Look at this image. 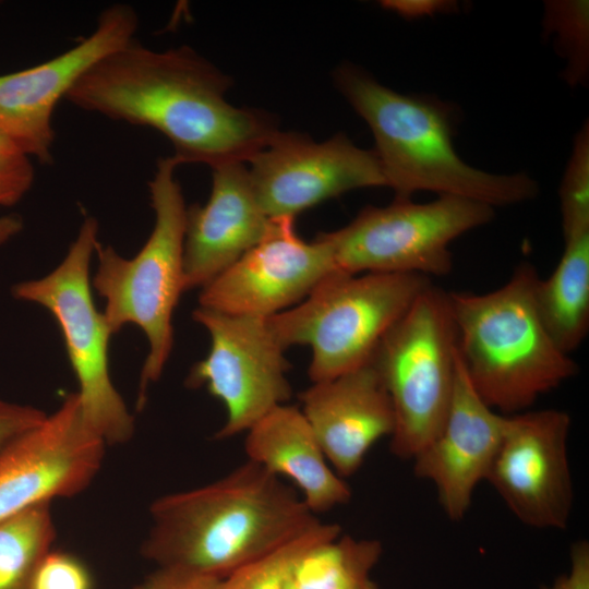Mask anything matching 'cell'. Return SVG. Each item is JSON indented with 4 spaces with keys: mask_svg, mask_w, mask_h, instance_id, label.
<instances>
[{
    "mask_svg": "<svg viewBox=\"0 0 589 589\" xmlns=\"http://www.w3.org/2000/svg\"><path fill=\"white\" fill-rule=\"evenodd\" d=\"M231 80L188 46L153 50L132 39L95 62L65 99L157 130L181 164L249 161L279 131L268 113L226 99Z\"/></svg>",
    "mask_w": 589,
    "mask_h": 589,
    "instance_id": "6da1fadb",
    "label": "cell"
},
{
    "mask_svg": "<svg viewBox=\"0 0 589 589\" xmlns=\"http://www.w3.org/2000/svg\"><path fill=\"white\" fill-rule=\"evenodd\" d=\"M149 516L146 560L220 580L320 521L298 491L251 460L209 484L158 497Z\"/></svg>",
    "mask_w": 589,
    "mask_h": 589,
    "instance_id": "7a4b0ae2",
    "label": "cell"
},
{
    "mask_svg": "<svg viewBox=\"0 0 589 589\" xmlns=\"http://www.w3.org/2000/svg\"><path fill=\"white\" fill-rule=\"evenodd\" d=\"M334 77L339 92L370 127L373 151L395 199L429 191L496 207L537 196L538 183L528 175L490 173L458 156L445 104L400 94L352 64L340 65Z\"/></svg>",
    "mask_w": 589,
    "mask_h": 589,
    "instance_id": "3957f363",
    "label": "cell"
},
{
    "mask_svg": "<svg viewBox=\"0 0 589 589\" xmlns=\"http://www.w3.org/2000/svg\"><path fill=\"white\" fill-rule=\"evenodd\" d=\"M540 279L522 262L500 288L447 292L461 365L480 397L510 416L575 376L578 366L546 330L536 305Z\"/></svg>",
    "mask_w": 589,
    "mask_h": 589,
    "instance_id": "277c9868",
    "label": "cell"
},
{
    "mask_svg": "<svg viewBox=\"0 0 589 589\" xmlns=\"http://www.w3.org/2000/svg\"><path fill=\"white\" fill-rule=\"evenodd\" d=\"M179 165L172 156L157 163L149 181L155 214L153 230L131 259L111 245L97 244V268L92 287L105 300L104 316L112 334L134 324L145 334L148 353L144 361L137 408L144 407L147 389L161 376L173 346L172 317L184 288V236L187 208L176 179Z\"/></svg>",
    "mask_w": 589,
    "mask_h": 589,
    "instance_id": "5b68a950",
    "label": "cell"
},
{
    "mask_svg": "<svg viewBox=\"0 0 589 589\" xmlns=\"http://www.w3.org/2000/svg\"><path fill=\"white\" fill-rule=\"evenodd\" d=\"M430 285V278L417 274L337 271L300 303L267 321L285 349L310 347L308 374L312 383L322 382L369 362Z\"/></svg>",
    "mask_w": 589,
    "mask_h": 589,
    "instance_id": "8992f818",
    "label": "cell"
},
{
    "mask_svg": "<svg viewBox=\"0 0 589 589\" xmlns=\"http://www.w3.org/2000/svg\"><path fill=\"white\" fill-rule=\"evenodd\" d=\"M98 243V223L86 217L61 263L44 277L15 284L12 296L39 304L52 314L79 384L76 394L83 414L107 445H118L133 436L135 425L112 383V333L93 299L89 266Z\"/></svg>",
    "mask_w": 589,
    "mask_h": 589,
    "instance_id": "52a82bcc",
    "label": "cell"
},
{
    "mask_svg": "<svg viewBox=\"0 0 589 589\" xmlns=\"http://www.w3.org/2000/svg\"><path fill=\"white\" fill-rule=\"evenodd\" d=\"M456 360L447 292L430 285L372 356L394 410V455L411 459L440 431L453 393Z\"/></svg>",
    "mask_w": 589,
    "mask_h": 589,
    "instance_id": "ba28073f",
    "label": "cell"
},
{
    "mask_svg": "<svg viewBox=\"0 0 589 589\" xmlns=\"http://www.w3.org/2000/svg\"><path fill=\"white\" fill-rule=\"evenodd\" d=\"M494 214V207L459 196L429 203L395 199L386 206H365L347 226L322 235L344 273L441 277L453 269L450 243Z\"/></svg>",
    "mask_w": 589,
    "mask_h": 589,
    "instance_id": "9c48e42d",
    "label": "cell"
},
{
    "mask_svg": "<svg viewBox=\"0 0 589 589\" xmlns=\"http://www.w3.org/2000/svg\"><path fill=\"white\" fill-rule=\"evenodd\" d=\"M193 320L209 334L207 356L190 370L185 385L206 387L227 413L215 438L247 432L291 397L285 348L267 318L235 315L199 306Z\"/></svg>",
    "mask_w": 589,
    "mask_h": 589,
    "instance_id": "30bf717a",
    "label": "cell"
},
{
    "mask_svg": "<svg viewBox=\"0 0 589 589\" xmlns=\"http://www.w3.org/2000/svg\"><path fill=\"white\" fill-rule=\"evenodd\" d=\"M104 438L76 392L0 452V521L53 498L82 493L99 472Z\"/></svg>",
    "mask_w": 589,
    "mask_h": 589,
    "instance_id": "8fae6325",
    "label": "cell"
},
{
    "mask_svg": "<svg viewBox=\"0 0 589 589\" xmlns=\"http://www.w3.org/2000/svg\"><path fill=\"white\" fill-rule=\"evenodd\" d=\"M249 161L255 196L269 218H296L345 192L386 187L375 152L358 147L342 134L315 142L278 131Z\"/></svg>",
    "mask_w": 589,
    "mask_h": 589,
    "instance_id": "7c38bea8",
    "label": "cell"
},
{
    "mask_svg": "<svg viewBox=\"0 0 589 589\" xmlns=\"http://www.w3.org/2000/svg\"><path fill=\"white\" fill-rule=\"evenodd\" d=\"M572 420L560 409L510 414L491 465V483L525 525L564 529L573 507L567 454Z\"/></svg>",
    "mask_w": 589,
    "mask_h": 589,
    "instance_id": "4fadbf2b",
    "label": "cell"
},
{
    "mask_svg": "<svg viewBox=\"0 0 589 589\" xmlns=\"http://www.w3.org/2000/svg\"><path fill=\"white\" fill-rule=\"evenodd\" d=\"M337 271L322 233L305 241L293 217L271 218L263 239L203 287L199 302L221 313L269 318L300 303Z\"/></svg>",
    "mask_w": 589,
    "mask_h": 589,
    "instance_id": "5bb4252c",
    "label": "cell"
},
{
    "mask_svg": "<svg viewBox=\"0 0 589 589\" xmlns=\"http://www.w3.org/2000/svg\"><path fill=\"white\" fill-rule=\"evenodd\" d=\"M139 19L129 4L104 10L93 33L37 65L0 75V134L32 159L49 163L52 116L61 99L99 59L135 38Z\"/></svg>",
    "mask_w": 589,
    "mask_h": 589,
    "instance_id": "9a60e30c",
    "label": "cell"
},
{
    "mask_svg": "<svg viewBox=\"0 0 589 589\" xmlns=\"http://www.w3.org/2000/svg\"><path fill=\"white\" fill-rule=\"evenodd\" d=\"M507 418L480 397L457 352L453 393L442 426L411 458L414 474L435 486L449 519L464 518L477 485L486 480Z\"/></svg>",
    "mask_w": 589,
    "mask_h": 589,
    "instance_id": "2e32d148",
    "label": "cell"
},
{
    "mask_svg": "<svg viewBox=\"0 0 589 589\" xmlns=\"http://www.w3.org/2000/svg\"><path fill=\"white\" fill-rule=\"evenodd\" d=\"M299 399L327 461L341 478L356 473L372 446L394 432L390 398L372 359L312 383Z\"/></svg>",
    "mask_w": 589,
    "mask_h": 589,
    "instance_id": "e0dca14e",
    "label": "cell"
},
{
    "mask_svg": "<svg viewBox=\"0 0 589 589\" xmlns=\"http://www.w3.org/2000/svg\"><path fill=\"white\" fill-rule=\"evenodd\" d=\"M212 170L207 202L187 208L185 291L209 284L257 244L271 225V218L257 202L244 163L224 164Z\"/></svg>",
    "mask_w": 589,
    "mask_h": 589,
    "instance_id": "ac0fdd59",
    "label": "cell"
},
{
    "mask_svg": "<svg viewBox=\"0 0 589 589\" xmlns=\"http://www.w3.org/2000/svg\"><path fill=\"white\" fill-rule=\"evenodd\" d=\"M245 433L248 460L292 481L313 514L350 501L349 485L330 467L300 408L278 406Z\"/></svg>",
    "mask_w": 589,
    "mask_h": 589,
    "instance_id": "d6986e66",
    "label": "cell"
},
{
    "mask_svg": "<svg viewBox=\"0 0 589 589\" xmlns=\"http://www.w3.org/2000/svg\"><path fill=\"white\" fill-rule=\"evenodd\" d=\"M534 297L550 336L570 354L589 330V232L564 240L558 264L538 280Z\"/></svg>",
    "mask_w": 589,
    "mask_h": 589,
    "instance_id": "ffe728a7",
    "label": "cell"
},
{
    "mask_svg": "<svg viewBox=\"0 0 589 589\" xmlns=\"http://www.w3.org/2000/svg\"><path fill=\"white\" fill-rule=\"evenodd\" d=\"M56 538L50 503L0 521V589H31L34 574Z\"/></svg>",
    "mask_w": 589,
    "mask_h": 589,
    "instance_id": "44dd1931",
    "label": "cell"
},
{
    "mask_svg": "<svg viewBox=\"0 0 589 589\" xmlns=\"http://www.w3.org/2000/svg\"><path fill=\"white\" fill-rule=\"evenodd\" d=\"M341 534L337 524L318 521L310 529L243 565L221 580V589H286L302 558Z\"/></svg>",
    "mask_w": 589,
    "mask_h": 589,
    "instance_id": "7402d4cb",
    "label": "cell"
},
{
    "mask_svg": "<svg viewBox=\"0 0 589 589\" xmlns=\"http://www.w3.org/2000/svg\"><path fill=\"white\" fill-rule=\"evenodd\" d=\"M560 204L564 240L589 232V127L575 137L561 187Z\"/></svg>",
    "mask_w": 589,
    "mask_h": 589,
    "instance_id": "603a6c76",
    "label": "cell"
},
{
    "mask_svg": "<svg viewBox=\"0 0 589 589\" xmlns=\"http://www.w3.org/2000/svg\"><path fill=\"white\" fill-rule=\"evenodd\" d=\"M32 158L0 134V206H12L34 182Z\"/></svg>",
    "mask_w": 589,
    "mask_h": 589,
    "instance_id": "cb8c5ba5",
    "label": "cell"
},
{
    "mask_svg": "<svg viewBox=\"0 0 589 589\" xmlns=\"http://www.w3.org/2000/svg\"><path fill=\"white\" fill-rule=\"evenodd\" d=\"M86 566L75 556L50 551L39 563L31 589H92Z\"/></svg>",
    "mask_w": 589,
    "mask_h": 589,
    "instance_id": "d4e9b609",
    "label": "cell"
},
{
    "mask_svg": "<svg viewBox=\"0 0 589 589\" xmlns=\"http://www.w3.org/2000/svg\"><path fill=\"white\" fill-rule=\"evenodd\" d=\"M46 413L28 405L0 399V452L15 437L39 423Z\"/></svg>",
    "mask_w": 589,
    "mask_h": 589,
    "instance_id": "484cf974",
    "label": "cell"
},
{
    "mask_svg": "<svg viewBox=\"0 0 589 589\" xmlns=\"http://www.w3.org/2000/svg\"><path fill=\"white\" fill-rule=\"evenodd\" d=\"M133 589H221V580L182 569L157 567Z\"/></svg>",
    "mask_w": 589,
    "mask_h": 589,
    "instance_id": "4316f807",
    "label": "cell"
},
{
    "mask_svg": "<svg viewBox=\"0 0 589 589\" xmlns=\"http://www.w3.org/2000/svg\"><path fill=\"white\" fill-rule=\"evenodd\" d=\"M382 551L380 541L366 539L353 563L332 589H377L376 584L371 578V573L381 557Z\"/></svg>",
    "mask_w": 589,
    "mask_h": 589,
    "instance_id": "83f0119b",
    "label": "cell"
},
{
    "mask_svg": "<svg viewBox=\"0 0 589 589\" xmlns=\"http://www.w3.org/2000/svg\"><path fill=\"white\" fill-rule=\"evenodd\" d=\"M570 568L558 576L551 586L541 589H589V543L586 540L575 542L570 548Z\"/></svg>",
    "mask_w": 589,
    "mask_h": 589,
    "instance_id": "f1b7e54d",
    "label": "cell"
},
{
    "mask_svg": "<svg viewBox=\"0 0 589 589\" xmlns=\"http://www.w3.org/2000/svg\"><path fill=\"white\" fill-rule=\"evenodd\" d=\"M383 5L410 17L441 11L448 4L438 1H385Z\"/></svg>",
    "mask_w": 589,
    "mask_h": 589,
    "instance_id": "f546056e",
    "label": "cell"
},
{
    "mask_svg": "<svg viewBox=\"0 0 589 589\" xmlns=\"http://www.w3.org/2000/svg\"><path fill=\"white\" fill-rule=\"evenodd\" d=\"M23 229V220L16 214L0 217V245L4 244Z\"/></svg>",
    "mask_w": 589,
    "mask_h": 589,
    "instance_id": "4dcf8cb0",
    "label": "cell"
},
{
    "mask_svg": "<svg viewBox=\"0 0 589 589\" xmlns=\"http://www.w3.org/2000/svg\"><path fill=\"white\" fill-rule=\"evenodd\" d=\"M286 589H298V587L296 586L294 581H293V578L291 579V581L289 582L288 587Z\"/></svg>",
    "mask_w": 589,
    "mask_h": 589,
    "instance_id": "1f68e13d",
    "label": "cell"
}]
</instances>
